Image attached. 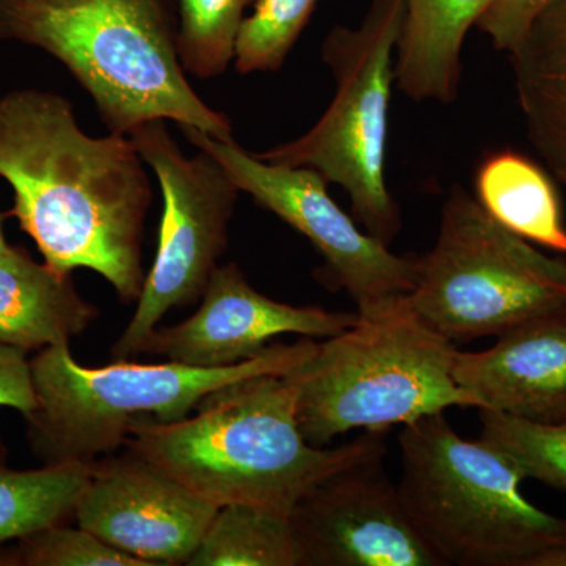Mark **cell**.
<instances>
[{
  "instance_id": "cell-1",
  "label": "cell",
  "mask_w": 566,
  "mask_h": 566,
  "mask_svg": "<svg viewBox=\"0 0 566 566\" xmlns=\"http://www.w3.org/2000/svg\"><path fill=\"white\" fill-rule=\"evenodd\" d=\"M0 178L13 189L9 218L48 266L61 274L91 270L122 303L139 300L153 191L128 136H88L57 93L9 92L0 96Z\"/></svg>"
},
{
  "instance_id": "cell-2",
  "label": "cell",
  "mask_w": 566,
  "mask_h": 566,
  "mask_svg": "<svg viewBox=\"0 0 566 566\" xmlns=\"http://www.w3.org/2000/svg\"><path fill=\"white\" fill-rule=\"evenodd\" d=\"M385 431L348 444L315 447L296 417L285 375L251 376L223 386L180 422L142 419L125 444L211 504H248L290 515L326 476L386 455Z\"/></svg>"
},
{
  "instance_id": "cell-3",
  "label": "cell",
  "mask_w": 566,
  "mask_h": 566,
  "mask_svg": "<svg viewBox=\"0 0 566 566\" xmlns=\"http://www.w3.org/2000/svg\"><path fill=\"white\" fill-rule=\"evenodd\" d=\"M0 40L57 59L109 133L170 120L233 137L229 117L197 95L182 69L177 0H0Z\"/></svg>"
},
{
  "instance_id": "cell-4",
  "label": "cell",
  "mask_w": 566,
  "mask_h": 566,
  "mask_svg": "<svg viewBox=\"0 0 566 566\" xmlns=\"http://www.w3.org/2000/svg\"><path fill=\"white\" fill-rule=\"evenodd\" d=\"M406 296L316 342L314 353L285 374L308 444L326 447L353 430L405 427L449 408L476 409L453 376L455 345L424 323Z\"/></svg>"
},
{
  "instance_id": "cell-5",
  "label": "cell",
  "mask_w": 566,
  "mask_h": 566,
  "mask_svg": "<svg viewBox=\"0 0 566 566\" xmlns=\"http://www.w3.org/2000/svg\"><path fill=\"white\" fill-rule=\"evenodd\" d=\"M398 491L444 566H531L566 546V520L521 493L524 476L485 441H465L444 412L405 424Z\"/></svg>"
},
{
  "instance_id": "cell-6",
  "label": "cell",
  "mask_w": 566,
  "mask_h": 566,
  "mask_svg": "<svg viewBox=\"0 0 566 566\" xmlns=\"http://www.w3.org/2000/svg\"><path fill=\"white\" fill-rule=\"evenodd\" d=\"M312 338L273 345L230 367L117 363L84 367L70 344L48 346L31 360L36 405L28 420L33 453L44 464L95 463L129 438L137 420L180 422L208 394L256 375H285L314 353Z\"/></svg>"
},
{
  "instance_id": "cell-7",
  "label": "cell",
  "mask_w": 566,
  "mask_h": 566,
  "mask_svg": "<svg viewBox=\"0 0 566 566\" xmlns=\"http://www.w3.org/2000/svg\"><path fill=\"white\" fill-rule=\"evenodd\" d=\"M405 0H374L357 28L335 25L323 41V61L335 81L333 103L304 136L255 153L275 166L314 170L342 186L354 221L382 244L401 230L400 208L386 185L389 106L395 52Z\"/></svg>"
},
{
  "instance_id": "cell-8",
  "label": "cell",
  "mask_w": 566,
  "mask_h": 566,
  "mask_svg": "<svg viewBox=\"0 0 566 566\" xmlns=\"http://www.w3.org/2000/svg\"><path fill=\"white\" fill-rule=\"evenodd\" d=\"M409 304L450 342L499 337L566 307V260L510 232L455 186L433 248L417 256Z\"/></svg>"
},
{
  "instance_id": "cell-9",
  "label": "cell",
  "mask_w": 566,
  "mask_h": 566,
  "mask_svg": "<svg viewBox=\"0 0 566 566\" xmlns=\"http://www.w3.org/2000/svg\"><path fill=\"white\" fill-rule=\"evenodd\" d=\"M161 186L164 212L158 249L132 322L112 348L126 359L172 308L202 300L229 244V226L240 189L210 153L186 156L166 120L144 123L129 134Z\"/></svg>"
},
{
  "instance_id": "cell-10",
  "label": "cell",
  "mask_w": 566,
  "mask_h": 566,
  "mask_svg": "<svg viewBox=\"0 0 566 566\" xmlns=\"http://www.w3.org/2000/svg\"><path fill=\"white\" fill-rule=\"evenodd\" d=\"M193 147L210 153L241 192L311 241L324 260V273L367 314L415 290L417 256L390 252L327 192V182L304 167L275 166L245 151L234 137L216 139L196 128H181Z\"/></svg>"
},
{
  "instance_id": "cell-11",
  "label": "cell",
  "mask_w": 566,
  "mask_h": 566,
  "mask_svg": "<svg viewBox=\"0 0 566 566\" xmlns=\"http://www.w3.org/2000/svg\"><path fill=\"white\" fill-rule=\"evenodd\" d=\"M290 521L305 566H444L386 474L382 458L326 476Z\"/></svg>"
},
{
  "instance_id": "cell-12",
  "label": "cell",
  "mask_w": 566,
  "mask_h": 566,
  "mask_svg": "<svg viewBox=\"0 0 566 566\" xmlns=\"http://www.w3.org/2000/svg\"><path fill=\"white\" fill-rule=\"evenodd\" d=\"M219 506L129 450L92 464L77 526L148 566L188 565Z\"/></svg>"
},
{
  "instance_id": "cell-13",
  "label": "cell",
  "mask_w": 566,
  "mask_h": 566,
  "mask_svg": "<svg viewBox=\"0 0 566 566\" xmlns=\"http://www.w3.org/2000/svg\"><path fill=\"white\" fill-rule=\"evenodd\" d=\"M357 318V312L279 303L256 292L237 264H219L199 311L177 326L156 327L139 353L192 367H230L266 352L277 335L329 338L352 327Z\"/></svg>"
},
{
  "instance_id": "cell-14",
  "label": "cell",
  "mask_w": 566,
  "mask_h": 566,
  "mask_svg": "<svg viewBox=\"0 0 566 566\" xmlns=\"http://www.w3.org/2000/svg\"><path fill=\"white\" fill-rule=\"evenodd\" d=\"M453 376L476 409L565 422L566 307L517 324L483 352L458 349Z\"/></svg>"
},
{
  "instance_id": "cell-15",
  "label": "cell",
  "mask_w": 566,
  "mask_h": 566,
  "mask_svg": "<svg viewBox=\"0 0 566 566\" xmlns=\"http://www.w3.org/2000/svg\"><path fill=\"white\" fill-rule=\"evenodd\" d=\"M98 315L77 293L71 274L36 263L14 245L0 255V345L41 352L70 344Z\"/></svg>"
},
{
  "instance_id": "cell-16",
  "label": "cell",
  "mask_w": 566,
  "mask_h": 566,
  "mask_svg": "<svg viewBox=\"0 0 566 566\" xmlns=\"http://www.w3.org/2000/svg\"><path fill=\"white\" fill-rule=\"evenodd\" d=\"M509 57L532 147L566 185V0H549Z\"/></svg>"
},
{
  "instance_id": "cell-17",
  "label": "cell",
  "mask_w": 566,
  "mask_h": 566,
  "mask_svg": "<svg viewBox=\"0 0 566 566\" xmlns=\"http://www.w3.org/2000/svg\"><path fill=\"white\" fill-rule=\"evenodd\" d=\"M491 0H405L395 81L415 102L452 104L461 82L465 35Z\"/></svg>"
},
{
  "instance_id": "cell-18",
  "label": "cell",
  "mask_w": 566,
  "mask_h": 566,
  "mask_svg": "<svg viewBox=\"0 0 566 566\" xmlns=\"http://www.w3.org/2000/svg\"><path fill=\"white\" fill-rule=\"evenodd\" d=\"M475 199L488 214L528 243L566 255V227L553 181L520 153L488 156L475 178Z\"/></svg>"
},
{
  "instance_id": "cell-19",
  "label": "cell",
  "mask_w": 566,
  "mask_h": 566,
  "mask_svg": "<svg viewBox=\"0 0 566 566\" xmlns=\"http://www.w3.org/2000/svg\"><path fill=\"white\" fill-rule=\"evenodd\" d=\"M189 566H305L290 515L248 504L219 506Z\"/></svg>"
},
{
  "instance_id": "cell-20",
  "label": "cell",
  "mask_w": 566,
  "mask_h": 566,
  "mask_svg": "<svg viewBox=\"0 0 566 566\" xmlns=\"http://www.w3.org/2000/svg\"><path fill=\"white\" fill-rule=\"evenodd\" d=\"M92 464H44L18 471L7 465V449L0 442V545L73 516Z\"/></svg>"
},
{
  "instance_id": "cell-21",
  "label": "cell",
  "mask_w": 566,
  "mask_h": 566,
  "mask_svg": "<svg viewBox=\"0 0 566 566\" xmlns=\"http://www.w3.org/2000/svg\"><path fill=\"white\" fill-rule=\"evenodd\" d=\"M256 0H177L178 54L199 80L222 76L234 62L245 11Z\"/></svg>"
},
{
  "instance_id": "cell-22",
  "label": "cell",
  "mask_w": 566,
  "mask_h": 566,
  "mask_svg": "<svg viewBox=\"0 0 566 566\" xmlns=\"http://www.w3.org/2000/svg\"><path fill=\"white\" fill-rule=\"evenodd\" d=\"M479 412L480 439L515 465L524 480L566 491V420L536 423L486 409Z\"/></svg>"
},
{
  "instance_id": "cell-23",
  "label": "cell",
  "mask_w": 566,
  "mask_h": 566,
  "mask_svg": "<svg viewBox=\"0 0 566 566\" xmlns=\"http://www.w3.org/2000/svg\"><path fill=\"white\" fill-rule=\"evenodd\" d=\"M318 0H256L245 18L234 51L241 74L281 70L303 35Z\"/></svg>"
},
{
  "instance_id": "cell-24",
  "label": "cell",
  "mask_w": 566,
  "mask_h": 566,
  "mask_svg": "<svg viewBox=\"0 0 566 566\" xmlns=\"http://www.w3.org/2000/svg\"><path fill=\"white\" fill-rule=\"evenodd\" d=\"M0 565L148 566L85 528L63 526V523L18 539L14 549L0 553Z\"/></svg>"
},
{
  "instance_id": "cell-25",
  "label": "cell",
  "mask_w": 566,
  "mask_h": 566,
  "mask_svg": "<svg viewBox=\"0 0 566 566\" xmlns=\"http://www.w3.org/2000/svg\"><path fill=\"white\" fill-rule=\"evenodd\" d=\"M547 3L549 0H491L475 28L485 33L495 50L510 54Z\"/></svg>"
},
{
  "instance_id": "cell-26",
  "label": "cell",
  "mask_w": 566,
  "mask_h": 566,
  "mask_svg": "<svg viewBox=\"0 0 566 566\" xmlns=\"http://www.w3.org/2000/svg\"><path fill=\"white\" fill-rule=\"evenodd\" d=\"M31 360L28 352L0 345V408H11L28 417L35 408Z\"/></svg>"
},
{
  "instance_id": "cell-27",
  "label": "cell",
  "mask_w": 566,
  "mask_h": 566,
  "mask_svg": "<svg viewBox=\"0 0 566 566\" xmlns=\"http://www.w3.org/2000/svg\"><path fill=\"white\" fill-rule=\"evenodd\" d=\"M531 566H566V546L539 554L531 562Z\"/></svg>"
},
{
  "instance_id": "cell-28",
  "label": "cell",
  "mask_w": 566,
  "mask_h": 566,
  "mask_svg": "<svg viewBox=\"0 0 566 566\" xmlns=\"http://www.w3.org/2000/svg\"><path fill=\"white\" fill-rule=\"evenodd\" d=\"M7 218H9V212H0V255H3V253L9 252L11 249L9 241H7L6 233H3V221H6Z\"/></svg>"
}]
</instances>
